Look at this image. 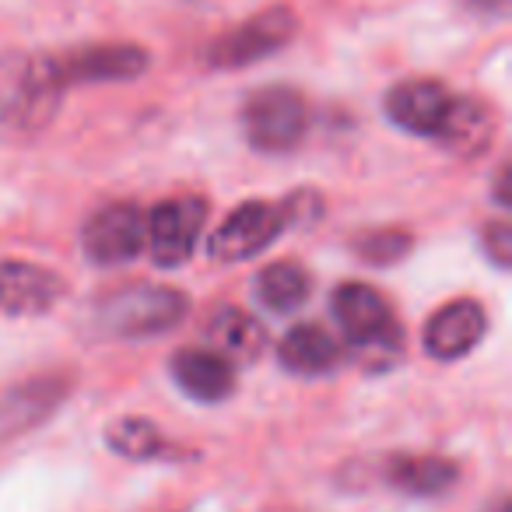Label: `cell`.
<instances>
[{
	"label": "cell",
	"instance_id": "9a60e30c",
	"mask_svg": "<svg viewBox=\"0 0 512 512\" xmlns=\"http://www.w3.org/2000/svg\"><path fill=\"white\" fill-rule=\"evenodd\" d=\"M386 484L411 498H439L460 481V467L446 456H390Z\"/></svg>",
	"mask_w": 512,
	"mask_h": 512
},
{
	"label": "cell",
	"instance_id": "ba28073f",
	"mask_svg": "<svg viewBox=\"0 0 512 512\" xmlns=\"http://www.w3.org/2000/svg\"><path fill=\"white\" fill-rule=\"evenodd\" d=\"M299 32V18L288 8H271L264 15L249 18L239 29L225 32L221 39H214L207 46V60L214 67H246L256 60L274 57L278 50H285Z\"/></svg>",
	"mask_w": 512,
	"mask_h": 512
},
{
	"label": "cell",
	"instance_id": "2e32d148",
	"mask_svg": "<svg viewBox=\"0 0 512 512\" xmlns=\"http://www.w3.org/2000/svg\"><path fill=\"white\" fill-rule=\"evenodd\" d=\"M278 358L295 376H327L341 365V344L316 323H299L285 334Z\"/></svg>",
	"mask_w": 512,
	"mask_h": 512
},
{
	"label": "cell",
	"instance_id": "3957f363",
	"mask_svg": "<svg viewBox=\"0 0 512 512\" xmlns=\"http://www.w3.org/2000/svg\"><path fill=\"white\" fill-rule=\"evenodd\" d=\"M190 313V299L165 285H134L109 292L95 306V323L113 337H162Z\"/></svg>",
	"mask_w": 512,
	"mask_h": 512
},
{
	"label": "cell",
	"instance_id": "5bb4252c",
	"mask_svg": "<svg viewBox=\"0 0 512 512\" xmlns=\"http://www.w3.org/2000/svg\"><path fill=\"white\" fill-rule=\"evenodd\" d=\"M64 397H67V379L60 376L32 379L25 386H15L8 397L0 400V442L15 439V435L29 432L32 425L46 421Z\"/></svg>",
	"mask_w": 512,
	"mask_h": 512
},
{
	"label": "cell",
	"instance_id": "ffe728a7",
	"mask_svg": "<svg viewBox=\"0 0 512 512\" xmlns=\"http://www.w3.org/2000/svg\"><path fill=\"white\" fill-rule=\"evenodd\" d=\"M106 446L116 456H123V460H162V456H176L172 442L148 418H116L106 428Z\"/></svg>",
	"mask_w": 512,
	"mask_h": 512
},
{
	"label": "cell",
	"instance_id": "d4e9b609",
	"mask_svg": "<svg viewBox=\"0 0 512 512\" xmlns=\"http://www.w3.org/2000/svg\"><path fill=\"white\" fill-rule=\"evenodd\" d=\"M495 512H509V505H505V502H498V509Z\"/></svg>",
	"mask_w": 512,
	"mask_h": 512
},
{
	"label": "cell",
	"instance_id": "44dd1931",
	"mask_svg": "<svg viewBox=\"0 0 512 512\" xmlns=\"http://www.w3.org/2000/svg\"><path fill=\"white\" fill-rule=\"evenodd\" d=\"M355 249H358V256H362V260H369V264L390 267V264H397V260H404V256L411 253V235L400 232V228L369 232V235H362V239L355 242Z\"/></svg>",
	"mask_w": 512,
	"mask_h": 512
},
{
	"label": "cell",
	"instance_id": "30bf717a",
	"mask_svg": "<svg viewBox=\"0 0 512 512\" xmlns=\"http://www.w3.org/2000/svg\"><path fill=\"white\" fill-rule=\"evenodd\" d=\"M484 330H488V316L474 299L446 302L425 323V351L435 362H456L481 344Z\"/></svg>",
	"mask_w": 512,
	"mask_h": 512
},
{
	"label": "cell",
	"instance_id": "7402d4cb",
	"mask_svg": "<svg viewBox=\"0 0 512 512\" xmlns=\"http://www.w3.org/2000/svg\"><path fill=\"white\" fill-rule=\"evenodd\" d=\"M484 249H488V256L495 260V267H509V249H512L509 221H491V225L484 228Z\"/></svg>",
	"mask_w": 512,
	"mask_h": 512
},
{
	"label": "cell",
	"instance_id": "e0dca14e",
	"mask_svg": "<svg viewBox=\"0 0 512 512\" xmlns=\"http://www.w3.org/2000/svg\"><path fill=\"white\" fill-rule=\"evenodd\" d=\"M207 344L214 355H221L225 362H253L264 351L267 337L264 327L253 320L249 313L232 306H221L207 320Z\"/></svg>",
	"mask_w": 512,
	"mask_h": 512
},
{
	"label": "cell",
	"instance_id": "52a82bcc",
	"mask_svg": "<svg viewBox=\"0 0 512 512\" xmlns=\"http://www.w3.org/2000/svg\"><path fill=\"white\" fill-rule=\"evenodd\" d=\"M456 102H460V95L449 92L442 81L414 78L390 88V95H386V116H390L393 127L407 130L414 137H432V141L442 144L449 123H453Z\"/></svg>",
	"mask_w": 512,
	"mask_h": 512
},
{
	"label": "cell",
	"instance_id": "277c9868",
	"mask_svg": "<svg viewBox=\"0 0 512 512\" xmlns=\"http://www.w3.org/2000/svg\"><path fill=\"white\" fill-rule=\"evenodd\" d=\"M242 127L256 151L264 155H285L299 148L309 127V106L295 88L274 85L264 92L249 95L242 109Z\"/></svg>",
	"mask_w": 512,
	"mask_h": 512
},
{
	"label": "cell",
	"instance_id": "4fadbf2b",
	"mask_svg": "<svg viewBox=\"0 0 512 512\" xmlns=\"http://www.w3.org/2000/svg\"><path fill=\"white\" fill-rule=\"evenodd\" d=\"M172 379L197 404H221L235 390V369L211 348H183L172 355Z\"/></svg>",
	"mask_w": 512,
	"mask_h": 512
},
{
	"label": "cell",
	"instance_id": "8fae6325",
	"mask_svg": "<svg viewBox=\"0 0 512 512\" xmlns=\"http://www.w3.org/2000/svg\"><path fill=\"white\" fill-rule=\"evenodd\" d=\"M60 64V74L64 81H134L148 71V53L141 46L130 43H95V46H81V50L67 53Z\"/></svg>",
	"mask_w": 512,
	"mask_h": 512
},
{
	"label": "cell",
	"instance_id": "603a6c76",
	"mask_svg": "<svg viewBox=\"0 0 512 512\" xmlns=\"http://www.w3.org/2000/svg\"><path fill=\"white\" fill-rule=\"evenodd\" d=\"M467 4L474 11H481V15H502L509 0H467Z\"/></svg>",
	"mask_w": 512,
	"mask_h": 512
},
{
	"label": "cell",
	"instance_id": "5b68a950",
	"mask_svg": "<svg viewBox=\"0 0 512 512\" xmlns=\"http://www.w3.org/2000/svg\"><path fill=\"white\" fill-rule=\"evenodd\" d=\"M292 214L288 204H267V200H246L239 204L218 228H214L207 253L221 264H242L260 256L281 232L288 228Z\"/></svg>",
	"mask_w": 512,
	"mask_h": 512
},
{
	"label": "cell",
	"instance_id": "cb8c5ba5",
	"mask_svg": "<svg viewBox=\"0 0 512 512\" xmlns=\"http://www.w3.org/2000/svg\"><path fill=\"white\" fill-rule=\"evenodd\" d=\"M505 183H509V165H502V169H498V179H495V200L502 207L509 204V186Z\"/></svg>",
	"mask_w": 512,
	"mask_h": 512
},
{
	"label": "cell",
	"instance_id": "d6986e66",
	"mask_svg": "<svg viewBox=\"0 0 512 512\" xmlns=\"http://www.w3.org/2000/svg\"><path fill=\"white\" fill-rule=\"evenodd\" d=\"M491 137H495V116H491V109L484 106V102L460 95L453 123H449L442 144H446L449 151H456V155L474 158V155H481V151H488Z\"/></svg>",
	"mask_w": 512,
	"mask_h": 512
},
{
	"label": "cell",
	"instance_id": "9c48e42d",
	"mask_svg": "<svg viewBox=\"0 0 512 512\" xmlns=\"http://www.w3.org/2000/svg\"><path fill=\"white\" fill-rule=\"evenodd\" d=\"M81 246L99 267L130 264L144 249V211L134 204H106L85 221Z\"/></svg>",
	"mask_w": 512,
	"mask_h": 512
},
{
	"label": "cell",
	"instance_id": "8992f818",
	"mask_svg": "<svg viewBox=\"0 0 512 512\" xmlns=\"http://www.w3.org/2000/svg\"><path fill=\"white\" fill-rule=\"evenodd\" d=\"M207 221V200L200 197H172L151 207L144 218V246L151 260L165 271L183 267L193 256Z\"/></svg>",
	"mask_w": 512,
	"mask_h": 512
},
{
	"label": "cell",
	"instance_id": "ac0fdd59",
	"mask_svg": "<svg viewBox=\"0 0 512 512\" xmlns=\"http://www.w3.org/2000/svg\"><path fill=\"white\" fill-rule=\"evenodd\" d=\"M309 292H313L309 271L292 260H281L256 274V299L271 313H295L299 306H306Z\"/></svg>",
	"mask_w": 512,
	"mask_h": 512
},
{
	"label": "cell",
	"instance_id": "7a4b0ae2",
	"mask_svg": "<svg viewBox=\"0 0 512 512\" xmlns=\"http://www.w3.org/2000/svg\"><path fill=\"white\" fill-rule=\"evenodd\" d=\"M334 320L341 323L344 341L365 369H390L404 351V327L397 323L386 299L369 285H341L330 299Z\"/></svg>",
	"mask_w": 512,
	"mask_h": 512
},
{
	"label": "cell",
	"instance_id": "7c38bea8",
	"mask_svg": "<svg viewBox=\"0 0 512 512\" xmlns=\"http://www.w3.org/2000/svg\"><path fill=\"white\" fill-rule=\"evenodd\" d=\"M64 295V281L53 271L25 260L0 264V313L8 316H39L50 313Z\"/></svg>",
	"mask_w": 512,
	"mask_h": 512
},
{
	"label": "cell",
	"instance_id": "6da1fadb",
	"mask_svg": "<svg viewBox=\"0 0 512 512\" xmlns=\"http://www.w3.org/2000/svg\"><path fill=\"white\" fill-rule=\"evenodd\" d=\"M64 74L53 57L0 53V141L50 127L64 102Z\"/></svg>",
	"mask_w": 512,
	"mask_h": 512
}]
</instances>
